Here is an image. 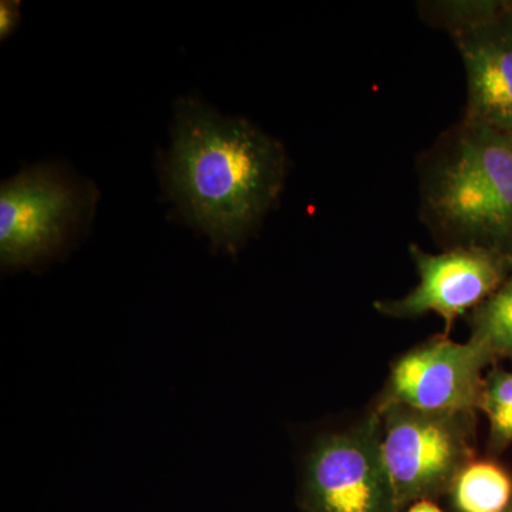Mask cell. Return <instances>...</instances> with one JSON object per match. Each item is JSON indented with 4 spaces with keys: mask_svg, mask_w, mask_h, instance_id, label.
Segmentation results:
<instances>
[{
    "mask_svg": "<svg viewBox=\"0 0 512 512\" xmlns=\"http://www.w3.org/2000/svg\"><path fill=\"white\" fill-rule=\"evenodd\" d=\"M284 144L247 120L194 101L177 110L167 185L187 220L235 249L259 227L284 190Z\"/></svg>",
    "mask_w": 512,
    "mask_h": 512,
    "instance_id": "obj_1",
    "label": "cell"
},
{
    "mask_svg": "<svg viewBox=\"0 0 512 512\" xmlns=\"http://www.w3.org/2000/svg\"><path fill=\"white\" fill-rule=\"evenodd\" d=\"M419 218L451 248L512 255V134L461 119L416 163Z\"/></svg>",
    "mask_w": 512,
    "mask_h": 512,
    "instance_id": "obj_2",
    "label": "cell"
},
{
    "mask_svg": "<svg viewBox=\"0 0 512 512\" xmlns=\"http://www.w3.org/2000/svg\"><path fill=\"white\" fill-rule=\"evenodd\" d=\"M382 416V451L397 507L451 487L471 463V419L392 406Z\"/></svg>",
    "mask_w": 512,
    "mask_h": 512,
    "instance_id": "obj_3",
    "label": "cell"
},
{
    "mask_svg": "<svg viewBox=\"0 0 512 512\" xmlns=\"http://www.w3.org/2000/svg\"><path fill=\"white\" fill-rule=\"evenodd\" d=\"M308 487L316 512H393L397 503L382 451V416L373 412L313 450Z\"/></svg>",
    "mask_w": 512,
    "mask_h": 512,
    "instance_id": "obj_4",
    "label": "cell"
},
{
    "mask_svg": "<svg viewBox=\"0 0 512 512\" xmlns=\"http://www.w3.org/2000/svg\"><path fill=\"white\" fill-rule=\"evenodd\" d=\"M419 284L403 298L377 301L375 309L390 318H419L436 313L450 332L458 316L487 301L512 272V255L488 248H451L430 254L409 248Z\"/></svg>",
    "mask_w": 512,
    "mask_h": 512,
    "instance_id": "obj_5",
    "label": "cell"
},
{
    "mask_svg": "<svg viewBox=\"0 0 512 512\" xmlns=\"http://www.w3.org/2000/svg\"><path fill=\"white\" fill-rule=\"evenodd\" d=\"M493 356L474 340L436 338L393 365L377 410L399 404L419 412L474 416L480 409L483 370Z\"/></svg>",
    "mask_w": 512,
    "mask_h": 512,
    "instance_id": "obj_6",
    "label": "cell"
},
{
    "mask_svg": "<svg viewBox=\"0 0 512 512\" xmlns=\"http://www.w3.org/2000/svg\"><path fill=\"white\" fill-rule=\"evenodd\" d=\"M86 210L82 188L46 167L2 184L0 258L3 265L35 261L62 244Z\"/></svg>",
    "mask_w": 512,
    "mask_h": 512,
    "instance_id": "obj_7",
    "label": "cell"
},
{
    "mask_svg": "<svg viewBox=\"0 0 512 512\" xmlns=\"http://www.w3.org/2000/svg\"><path fill=\"white\" fill-rule=\"evenodd\" d=\"M450 37L466 69L463 119L512 134V12L507 0L487 18Z\"/></svg>",
    "mask_w": 512,
    "mask_h": 512,
    "instance_id": "obj_8",
    "label": "cell"
},
{
    "mask_svg": "<svg viewBox=\"0 0 512 512\" xmlns=\"http://www.w3.org/2000/svg\"><path fill=\"white\" fill-rule=\"evenodd\" d=\"M451 495L460 512H505L512 500V480L497 464L471 461L451 484Z\"/></svg>",
    "mask_w": 512,
    "mask_h": 512,
    "instance_id": "obj_9",
    "label": "cell"
},
{
    "mask_svg": "<svg viewBox=\"0 0 512 512\" xmlns=\"http://www.w3.org/2000/svg\"><path fill=\"white\" fill-rule=\"evenodd\" d=\"M471 340L493 359L512 357V272L504 284L470 315Z\"/></svg>",
    "mask_w": 512,
    "mask_h": 512,
    "instance_id": "obj_10",
    "label": "cell"
},
{
    "mask_svg": "<svg viewBox=\"0 0 512 512\" xmlns=\"http://www.w3.org/2000/svg\"><path fill=\"white\" fill-rule=\"evenodd\" d=\"M500 0H437L419 2L420 19L448 36L480 22L500 8Z\"/></svg>",
    "mask_w": 512,
    "mask_h": 512,
    "instance_id": "obj_11",
    "label": "cell"
},
{
    "mask_svg": "<svg viewBox=\"0 0 512 512\" xmlns=\"http://www.w3.org/2000/svg\"><path fill=\"white\" fill-rule=\"evenodd\" d=\"M480 409L490 421L491 441L504 447L512 441V372L494 370L484 379Z\"/></svg>",
    "mask_w": 512,
    "mask_h": 512,
    "instance_id": "obj_12",
    "label": "cell"
},
{
    "mask_svg": "<svg viewBox=\"0 0 512 512\" xmlns=\"http://www.w3.org/2000/svg\"><path fill=\"white\" fill-rule=\"evenodd\" d=\"M19 22V2L0 3V37L5 39L13 30L16 29Z\"/></svg>",
    "mask_w": 512,
    "mask_h": 512,
    "instance_id": "obj_13",
    "label": "cell"
},
{
    "mask_svg": "<svg viewBox=\"0 0 512 512\" xmlns=\"http://www.w3.org/2000/svg\"><path fill=\"white\" fill-rule=\"evenodd\" d=\"M407 512H443L437 507L436 504L431 503V501L421 500L419 503L413 505Z\"/></svg>",
    "mask_w": 512,
    "mask_h": 512,
    "instance_id": "obj_14",
    "label": "cell"
},
{
    "mask_svg": "<svg viewBox=\"0 0 512 512\" xmlns=\"http://www.w3.org/2000/svg\"><path fill=\"white\" fill-rule=\"evenodd\" d=\"M507 5H508V8H510L511 12H512V0H507Z\"/></svg>",
    "mask_w": 512,
    "mask_h": 512,
    "instance_id": "obj_15",
    "label": "cell"
},
{
    "mask_svg": "<svg viewBox=\"0 0 512 512\" xmlns=\"http://www.w3.org/2000/svg\"><path fill=\"white\" fill-rule=\"evenodd\" d=\"M505 512H512V510H508V511H505Z\"/></svg>",
    "mask_w": 512,
    "mask_h": 512,
    "instance_id": "obj_16",
    "label": "cell"
}]
</instances>
